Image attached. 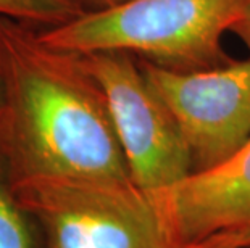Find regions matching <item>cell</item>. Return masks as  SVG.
<instances>
[{
	"instance_id": "6da1fadb",
	"label": "cell",
	"mask_w": 250,
	"mask_h": 248,
	"mask_svg": "<svg viewBox=\"0 0 250 248\" xmlns=\"http://www.w3.org/2000/svg\"><path fill=\"white\" fill-rule=\"evenodd\" d=\"M0 33L7 61L0 142L17 184L132 182L107 98L83 57L18 21L0 18Z\"/></svg>"
},
{
	"instance_id": "7a4b0ae2",
	"label": "cell",
	"mask_w": 250,
	"mask_h": 248,
	"mask_svg": "<svg viewBox=\"0 0 250 248\" xmlns=\"http://www.w3.org/2000/svg\"><path fill=\"white\" fill-rule=\"evenodd\" d=\"M247 0H121L89 10L57 28L39 29L57 49L74 54L126 52L176 71L229 61L223 38L232 33Z\"/></svg>"
},
{
	"instance_id": "3957f363",
	"label": "cell",
	"mask_w": 250,
	"mask_h": 248,
	"mask_svg": "<svg viewBox=\"0 0 250 248\" xmlns=\"http://www.w3.org/2000/svg\"><path fill=\"white\" fill-rule=\"evenodd\" d=\"M41 248H179L155 195L134 182L29 181L17 184Z\"/></svg>"
},
{
	"instance_id": "277c9868",
	"label": "cell",
	"mask_w": 250,
	"mask_h": 248,
	"mask_svg": "<svg viewBox=\"0 0 250 248\" xmlns=\"http://www.w3.org/2000/svg\"><path fill=\"white\" fill-rule=\"evenodd\" d=\"M107 98L132 182L158 195L194 171L181 129L139 60L126 52L79 54Z\"/></svg>"
},
{
	"instance_id": "5b68a950",
	"label": "cell",
	"mask_w": 250,
	"mask_h": 248,
	"mask_svg": "<svg viewBox=\"0 0 250 248\" xmlns=\"http://www.w3.org/2000/svg\"><path fill=\"white\" fill-rule=\"evenodd\" d=\"M139 63L176 119L194 171L223 161L250 139V58L194 71Z\"/></svg>"
},
{
	"instance_id": "8992f818",
	"label": "cell",
	"mask_w": 250,
	"mask_h": 248,
	"mask_svg": "<svg viewBox=\"0 0 250 248\" xmlns=\"http://www.w3.org/2000/svg\"><path fill=\"white\" fill-rule=\"evenodd\" d=\"M179 245L250 229V139L216 165L155 195Z\"/></svg>"
},
{
	"instance_id": "52a82bcc",
	"label": "cell",
	"mask_w": 250,
	"mask_h": 248,
	"mask_svg": "<svg viewBox=\"0 0 250 248\" xmlns=\"http://www.w3.org/2000/svg\"><path fill=\"white\" fill-rule=\"evenodd\" d=\"M0 248H41L37 224L21 202L17 181L0 142Z\"/></svg>"
},
{
	"instance_id": "ba28073f",
	"label": "cell",
	"mask_w": 250,
	"mask_h": 248,
	"mask_svg": "<svg viewBox=\"0 0 250 248\" xmlns=\"http://www.w3.org/2000/svg\"><path fill=\"white\" fill-rule=\"evenodd\" d=\"M86 12L84 0H0V18L42 29L57 28Z\"/></svg>"
},
{
	"instance_id": "9c48e42d",
	"label": "cell",
	"mask_w": 250,
	"mask_h": 248,
	"mask_svg": "<svg viewBox=\"0 0 250 248\" xmlns=\"http://www.w3.org/2000/svg\"><path fill=\"white\" fill-rule=\"evenodd\" d=\"M179 248H250V229L223 232Z\"/></svg>"
},
{
	"instance_id": "30bf717a",
	"label": "cell",
	"mask_w": 250,
	"mask_h": 248,
	"mask_svg": "<svg viewBox=\"0 0 250 248\" xmlns=\"http://www.w3.org/2000/svg\"><path fill=\"white\" fill-rule=\"evenodd\" d=\"M5 107H7V61H5V49L0 33V123L3 119Z\"/></svg>"
},
{
	"instance_id": "8fae6325",
	"label": "cell",
	"mask_w": 250,
	"mask_h": 248,
	"mask_svg": "<svg viewBox=\"0 0 250 248\" xmlns=\"http://www.w3.org/2000/svg\"><path fill=\"white\" fill-rule=\"evenodd\" d=\"M232 33L237 34L239 38H241V40L246 44L247 49L250 50V0H247L242 17L239 19V23L234 26Z\"/></svg>"
},
{
	"instance_id": "7c38bea8",
	"label": "cell",
	"mask_w": 250,
	"mask_h": 248,
	"mask_svg": "<svg viewBox=\"0 0 250 248\" xmlns=\"http://www.w3.org/2000/svg\"><path fill=\"white\" fill-rule=\"evenodd\" d=\"M84 2H86L87 10H97V8L108 7V5H113L116 2H121V0H84Z\"/></svg>"
}]
</instances>
